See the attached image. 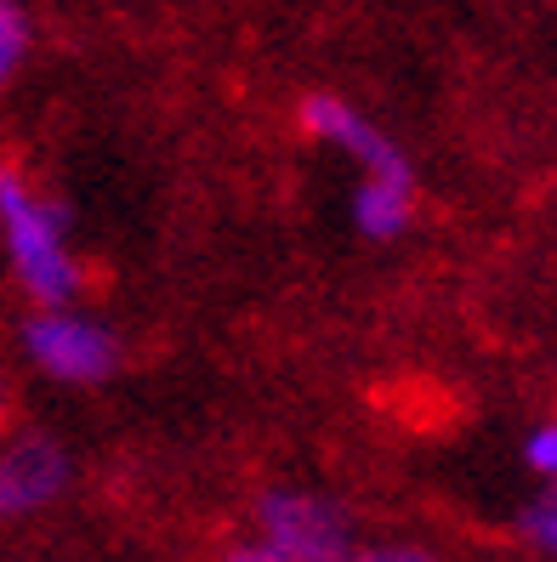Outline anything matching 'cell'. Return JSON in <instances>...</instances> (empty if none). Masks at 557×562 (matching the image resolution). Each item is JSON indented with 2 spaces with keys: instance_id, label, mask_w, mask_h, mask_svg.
Here are the masks:
<instances>
[{
  "instance_id": "cell-1",
  "label": "cell",
  "mask_w": 557,
  "mask_h": 562,
  "mask_svg": "<svg viewBox=\"0 0 557 562\" xmlns=\"http://www.w3.org/2000/svg\"><path fill=\"white\" fill-rule=\"evenodd\" d=\"M0 227H7V256L23 295L35 307H75L80 295V261L69 250V216L63 205L41 200L12 165L0 171Z\"/></svg>"
},
{
  "instance_id": "cell-2",
  "label": "cell",
  "mask_w": 557,
  "mask_h": 562,
  "mask_svg": "<svg viewBox=\"0 0 557 562\" xmlns=\"http://www.w3.org/2000/svg\"><path fill=\"white\" fill-rule=\"evenodd\" d=\"M23 352L41 375L69 381V386L109 381L114 363H120V341L97 318H86L75 307H41L23 324Z\"/></svg>"
},
{
  "instance_id": "cell-3",
  "label": "cell",
  "mask_w": 557,
  "mask_h": 562,
  "mask_svg": "<svg viewBox=\"0 0 557 562\" xmlns=\"http://www.w3.org/2000/svg\"><path fill=\"white\" fill-rule=\"evenodd\" d=\"M256 528H261V540L279 546L290 562H347L353 557L347 517H342V506L324 501V494L268 488L256 501Z\"/></svg>"
},
{
  "instance_id": "cell-4",
  "label": "cell",
  "mask_w": 557,
  "mask_h": 562,
  "mask_svg": "<svg viewBox=\"0 0 557 562\" xmlns=\"http://www.w3.org/2000/svg\"><path fill=\"white\" fill-rule=\"evenodd\" d=\"M297 125L308 131L313 143H331L347 159H358L365 177H415V165L404 159V148L392 143L381 125H370L353 103H342L336 91H308L297 103Z\"/></svg>"
},
{
  "instance_id": "cell-5",
  "label": "cell",
  "mask_w": 557,
  "mask_h": 562,
  "mask_svg": "<svg viewBox=\"0 0 557 562\" xmlns=\"http://www.w3.org/2000/svg\"><path fill=\"white\" fill-rule=\"evenodd\" d=\"M63 483H69V454H63L46 432H23L0 454V512L7 517H35L46 512Z\"/></svg>"
},
{
  "instance_id": "cell-6",
  "label": "cell",
  "mask_w": 557,
  "mask_h": 562,
  "mask_svg": "<svg viewBox=\"0 0 557 562\" xmlns=\"http://www.w3.org/2000/svg\"><path fill=\"white\" fill-rule=\"evenodd\" d=\"M415 222V177H365L353 188V227L365 239L387 245L410 234Z\"/></svg>"
},
{
  "instance_id": "cell-7",
  "label": "cell",
  "mask_w": 557,
  "mask_h": 562,
  "mask_svg": "<svg viewBox=\"0 0 557 562\" xmlns=\"http://www.w3.org/2000/svg\"><path fill=\"white\" fill-rule=\"evenodd\" d=\"M23 57H29V12L23 0H0V80H12Z\"/></svg>"
},
{
  "instance_id": "cell-8",
  "label": "cell",
  "mask_w": 557,
  "mask_h": 562,
  "mask_svg": "<svg viewBox=\"0 0 557 562\" xmlns=\"http://www.w3.org/2000/svg\"><path fill=\"white\" fill-rule=\"evenodd\" d=\"M523 467L546 483H557V420H541L535 432L523 438Z\"/></svg>"
},
{
  "instance_id": "cell-9",
  "label": "cell",
  "mask_w": 557,
  "mask_h": 562,
  "mask_svg": "<svg viewBox=\"0 0 557 562\" xmlns=\"http://www.w3.org/2000/svg\"><path fill=\"white\" fill-rule=\"evenodd\" d=\"M523 535H530V546H541L546 557H557V483H552V494H541V501L523 512Z\"/></svg>"
},
{
  "instance_id": "cell-10",
  "label": "cell",
  "mask_w": 557,
  "mask_h": 562,
  "mask_svg": "<svg viewBox=\"0 0 557 562\" xmlns=\"http://www.w3.org/2000/svg\"><path fill=\"white\" fill-rule=\"evenodd\" d=\"M347 562H438V557L421 551V546H365V551H353Z\"/></svg>"
},
{
  "instance_id": "cell-11",
  "label": "cell",
  "mask_w": 557,
  "mask_h": 562,
  "mask_svg": "<svg viewBox=\"0 0 557 562\" xmlns=\"http://www.w3.org/2000/svg\"><path fill=\"white\" fill-rule=\"evenodd\" d=\"M222 562H290L279 546H268V540H250V546H234Z\"/></svg>"
}]
</instances>
